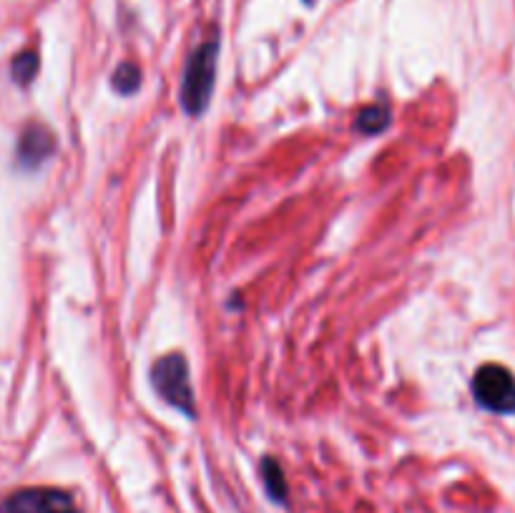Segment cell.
I'll use <instances>...</instances> for the list:
<instances>
[{"label": "cell", "mask_w": 515, "mask_h": 513, "mask_svg": "<svg viewBox=\"0 0 515 513\" xmlns=\"http://www.w3.org/2000/svg\"><path fill=\"white\" fill-rule=\"evenodd\" d=\"M13 78H16V83H21V86H28V83L33 81V76H36L38 71V56L33 51H23L21 56L13 58Z\"/></svg>", "instance_id": "9"}, {"label": "cell", "mask_w": 515, "mask_h": 513, "mask_svg": "<svg viewBox=\"0 0 515 513\" xmlns=\"http://www.w3.org/2000/svg\"><path fill=\"white\" fill-rule=\"evenodd\" d=\"M151 383H154L156 393H159L166 403L179 408L181 413H186L189 418H194V390H191L189 365H186L184 355H164V358L151 368Z\"/></svg>", "instance_id": "2"}, {"label": "cell", "mask_w": 515, "mask_h": 513, "mask_svg": "<svg viewBox=\"0 0 515 513\" xmlns=\"http://www.w3.org/2000/svg\"><path fill=\"white\" fill-rule=\"evenodd\" d=\"M473 395L490 413H515V378L503 365H483L473 378Z\"/></svg>", "instance_id": "3"}, {"label": "cell", "mask_w": 515, "mask_h": 513, "mask_svg": "<svg viewBox=\"0 0 515 513\" xmlns=\"http://www.w3.org/2000/svg\"><path fill=\"white\" fill-rule=\"evenodd\" d=\"M262 478L269 496H272L274 501H284V498H287V481H284V473L282 468H279V463L269 461L267 458V461L262 463Z\"/></svg>", "instance_id": "7"}, {"label": "cell", "mask_w": 515, "mask_h": 513, "mask_svg": "<svg viewBox=\"0 0 515 513\" xmlns=\"http://www.w3.org/2000/svg\"><path fill=\"white\" fill-rule=\"evenodd\" d=\"M139 83H141V73H139V66H136V63H121V66L116 68L114 89L119 91V94H124V96L134 94V91L139 89Z\"/></svg>", "instance_id": "8"}, {"label": "cell", "mask_w": 515, "mask_h": 513, "mask_svg": "<svg viewBox=\"0 0 515 513\" xmlns=\"http://www.w3.org/2000/svg\"><path fill=\"white\" fill-rule=\"evenodd\" d=\"M387 124H390V111H387V106H367V109H362L360 114H357V129H360L362 134H380Z\"/></svg>", "instance_id": "6"}, {"label": "cell", "mask_w": 515, "mask_h": 513, "mask_svg": "<svg viewBox=\"0 0 515 513\" xmlns=\"http://www.w3.org/2000/svg\"><path fill=\"white\" fill-rule=\"evenodd\" d=\"M56 149L53 134L43 124H31L23 129L21 144H18V159L26 169H36L38 164L48 159Z\"/></svg>", "instance_id": "5"}, {"label": "cell", "mask_w": 515, "mask_h": 513, "mask_svg": "<svg viewBox=\"0 0 515 513\" xmlns=\"http://www.w3.org/2000/svg\"><path fill=\"white\" fill-rule=\"evenodd\" d=\"M214 73H217V43L209 41L191 53L181 81V106L186 114L196 116L206 109L214 91Z\"/></svg>", "instance_id": "1"}, {"label": "cell", "mask_w": 515, "mask_h": 513, "mask_svg": "<svg viewBox=\"0 0 515 513\" xmlns=\"http://www.w3.org/2000/svg\"><path fill=\"white\" fill-rule=\"evenodd\" d=\"M0 513H78L71 493L58 488H23L0 503Z\"/></svg>", "instance_id": "4"}]
</instances>
